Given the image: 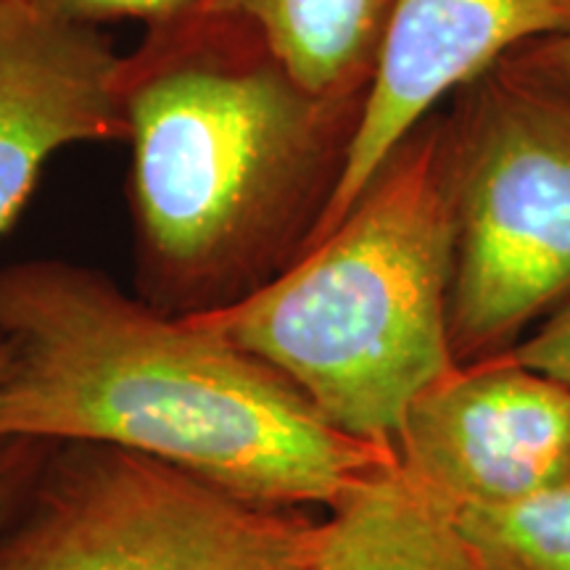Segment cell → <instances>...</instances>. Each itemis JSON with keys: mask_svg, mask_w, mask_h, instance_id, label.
Instances as JSON below:
<instances>
[{"mask_svg": "<svg viewBox=\"0 0 570 570\" xmlns=\"http://www.w3.org/2000/svg\"><path fill=\"white\" fill-rule=\"evenodd\" d=\"M119 101L135 291L173 317L238 304L294 265L362 106L304 90L252 24L198 9L122 56Z\"/></svg>", "mask_w": 570, "mask_h": 570, "instance_id": "cell-2", "label": "cell"}, {"mask_svg": "<svg viewBox=\"0 0 570 570\" xmlns=\"http://www.w3.org/2000/svg\"><path fill=\"white\" fill-rule=\"evenodd\" d=\"M566 30L570 0H394L344 169L306 248L338 225L446 96L525 42Z\"/></svg>", "mask_w": 570, "mask_h": 570, "instance_id": "cell-7", "label": "cell"}, {"mask_svg": "<svg viewBox=\"0 0 570 570\" xmlns=\"http://www.w3.org/2000/svg\"><path fill=\"white\" fill-rule=\"evenodd\" d=\"M0 436L101 441L252 499L333 508L391 460L223 333L125 294L101 269H0Z\"/></svg>", "mask_w": 570, "mask_h": 570, "instance_id": "cell-1", "label": "cell"}, {"mask_svg": "<svg viewBox=\"0 0 570 570\" xmlns=\"http://www.w3.org/2000/svg\"><path fill=\"white\" fill-rule=\"evenodd\" d=\"M32 3L77 24L98 27L101 21L138 19L146 21V27H156L196 11L202 0H32Z\"/></svg>", "mask_w": 570, "mask_h": 570, "instance_id": "cell-12", "label": "cell"}, {"mask_svg": "<svg viewBox=\"0 0 570 570\" xmlns=\"http://www.w3.org/2000/svg\"><path fill=\"white\" fill-rule=\"evenodd\" d=\"M51 446L46 439L0 436V529L27 497Z\"/></svg>", "mask_w": 570, "mask_h": 570, "instance_id": "cell-14", "label": "cell"}, {"mask_svg": "<svg viewBox=\"0 0 570 570\" xmlns=\"http://www.w3.org/2000/svg\"><path fill=\"white\" fill-rule=\"evenodd\" d=\"M109 38L32 0H0V235L61 148L125 138Z\"/></svg>", "mask_w": 570, "mask_h": 570, "instance_id": "cell-8", "label": "cell"}, {"mask_svg": "<svg viewBox=\"0 0 570 570\" xmlns=\"http://www.w3.org/2000/svg\"><path fill=\"white\" fill-rule=\"evenodd\" d=\"M3 362H6V348H3V341H0V373H3Z\"/></svg>", "mask_w": 570, "mask_h": 570, "instance_id": "cell-16", "label": "cell"}, {"mask_svg": "<svg viewBox=\"0 0 570 570\" xmlns=\"http://www.w3.org/2000/svg\"><path fill=\"white\" fill-rule=\"evenodd\" d=\"M458 520L483 570H570V487Z\"/></svg>", "mask_w": 570, "mask_h": 570, "instance_id": "cell-11", "label": "cell"}, {"mask_svg": "<svg viewBox=\"0 0 570 570\" xmlns=\"http://www.w3.org/2000/svg\"><path fill=\"white\" fill-rule=\"evenodd\" d=\"M323 515L101 441H53L0 570H315Z\"/></svg>", "mask_w": 570, "mask_h": 570, "instance_id": "cell-5", "label": "cell"}, {"mask_svg": "<svg viewBox=\"0 0 570 570\" xmlns=\"http://www.w3.org/2000/svg\"><path fill=\"white\" fill-rule=\"evenodd\" d=\"M315 570H483L458 515L425 494L394 454L320 523Z\"/></svg>", "mask_w": 570, "mask_h": 570, "instance_id": "cell-9", "label": "cell"}, {"mask_svg": "<svg viewBox=\"0 0 570 570\" xmlns=\"http://www.w3.org/2000/svg\"><path fill=\"white\" fill-rule=\"evenodd\" d=\"M391 454L452 510H497L570 487V386L510 354L458 367L404 412Z\"/></svg>", "mask_w": 570, "mask_h": 570, "instance_id": "cell-6", "label": "cell"}, {"mask_svg": "<svg viewBox=\"0 0 570 570\" xmlns=\"http://www.w3.org/2000/svg\"><path fill=\"white\" fill-rule=\"evenodd\" d=\"M520 365L560 377L570 386V298L510 352Z\"/></svg>", "mask_w": 570, "mask_h": 570, "instance_id": "cell-15", "label": "cell"}, {"mask_svg": "<svg viewBox=\"0 0 570 570\" xmlns=\"http://www.w3.org/2000/svg\"><path fill=\"white\" fill-rule=\"evenodd\" d=\"M499 63L520 80L570 101V30L525 42Z\"/></svg>", "mask_w": 570, "mask_h": 570, "instance_id": "cell-13", "label": "cell"}, {"mask_svg": "<svg viewBox=\"0 0 570 570\" xmlns=\"http://www.w3.org/2000/svg\"><path fill=\"white\" fill-rule=\"evenodd\" d=\"M441 161L454 217L449 346L510 354L570 298V101L497 63L454 92Z\"/></svg>", "mask_w": 570, "mask_h": 570, "instance_id": "cell-4", "label": "cell"}, {"mask_svg": "<svg viewBox=\"0 0 570 570\" xmlns=\"http://www.w3.org/2000/svg\"><path fill=\"white\" fill-rule=\"evenodd\" d=\"M394 0H202L198 11L252 24L304 90L362 101Z\"/></svg>", "mask_w": 570, "mask_h": 570, "instance_id": "cell-10", "label": "cell"}, {"mask_svg": "<svg viewBox=\"0 0 570 570\" xmlns=\"http://www.w3.org/2000/svg\"><path fill=\"white\" fill-rule=\"evenodd\" d=\"M452 273L454 217L431 114L294 265L190 320L288 375L348 436L389 446L410 404L460 367Z\"/></svg>", "mask_w": 570, "mask_h": 570, "instance_id": "cell-3", "label": "cell"}]
</instances>
